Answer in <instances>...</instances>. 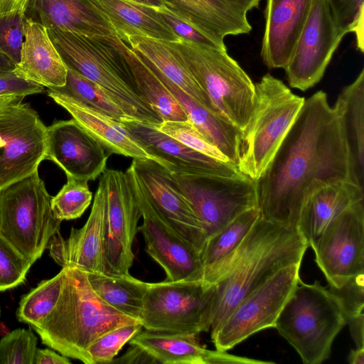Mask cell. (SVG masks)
Returning a JSON list of instances; mask_svg holds the SVG:
<instances>
[{"label":"cell","instance_id":"6da1fadb","mask_svg":"<svg viewBox=\"0 0 364 364\" xmlns=\"http://www.w3.org/2000/svg\"><path fill=\"white\" fill-rule=\"evenodd\" d=\"M339 181L353 182L349 151L339 118L321 90L305 99L256 181L260 214L277 225L296 228L307 196L323 184Z\"/></svg>","mask_w":364,"mask_h":364},{"label":"cell","instance_id":"7a4b0ae2","mask_svg":"<svg viewBox=\"0 0 364 364\" xmlns=\"http://www.w3.org/2000/svg\"><path fill=\"white\" fill-rule=\"evenodd\" d=\"M309 247L297 228L274 223L261 214L238 247L204 270L205 286H215L211 333L239 302L283 267L301 262Z\"/></svg>","mask_w":364,"mask_h":364},{"label":"cell","instance_id":"3957f363","mask_svg":"<svg viewBox=\"0 0 364 364\" xmlns=\"http://www.w3.org/2000/svg\"><path fill=\"white\" fill-rule=\"evenodd\" d=\"M63 267L65 277L58 301L42 323L33 329L43 344L61 355L92 364L87 350L92 342L117 327L141 321L102 301L85 272L73 266Z\"/></svg>","mask_w":364,"mask_h":364},{"label":"cell","instance_id":"277c9868","mask_svg":"<svg viewBox=\"0 0 364 364\" xmlns=\"http://www.w3.org/2000/svg\"><path fill=\"white\" fill-rule=\"evenodd\" d=\"M48 34L65 65L102 87L130 117L153 124L162 120L139 90L119 38L92 37L58 29Z\"/></svg>","mask_w":364,"mask_h":364},{"label":"cell","instance_id":"5b68a950","mask_svg":"<svg viewBox=\"0 0 364 364\" xmlns=\"http://www.w3.org/2000/svg\"><path fill=\"white\" fill-rule=\"evenodd\" d=\"M346 324L338 299L319 282L298 283L277 318L274 328L305 364L328 358L333 342Z\"/></svg>","mask_w":364,"mask_h":364},{"label":"cell","instance_id":"8992f818","mask_svg":"<svg viewBox=\"0 0 364 364\" xmlns=\"http://www.w3.org/2000/svg\"><path fill=\"white\" fill-rule=\"evenodd\" d=\"M305 100L269 73L255 85L249 122L242 131L237 167L257 181L264 171Z\"/></svg>","mask_w":364,"mask_h":364},{"label":"cell","instance_id":"52a82bcc","mask_svg":"<svg viewBox=\"0 0 364 364\" xmlns=\"http://www.w3.org/2000/svg\"><path fill=\"white\" fill-rule=\"evenodd\" d=\"M205 95L213 112L241 131L247 126L255 84L226 49L181 39L171 42Z\"/></svg>","mask_w":364,"mask_h":364},{"label":"cell","instance_id":"ba28073f","mask_svg":"<svg viewBox=\"0 0 364 364\" xmlns=\"http://www.w3.org/2000/svg\"><path fill=\"white\" fill-rule=\"evenodd\" d=\"M51 199L38 171L0 189V235L32 264L60 230Z\"/></svg>","mask_w":364,"mask_h":364},{"label":"cell","instance_id":"9c48e42d","mask_svg":"<svg viewBox=\"0 0 364 364\" xmlns=\"http://www.w3.org/2000/svg\"><path fill=\"white\" fill-rule=\"evenodd\" d=\"M215 286L202 279L148 283L141 323L154 332L199 334L208 331Z\"/></svg>","mask_w":364,"mask_h":364},{"label":"cell","instance_id":"30bf717a","mask_svg":"<svg viewBox=\"0 0 364 364\" xmlns=\"http://www.w3.org/2000/svg\"><path fill=\"white\" fill-rule=\"evenodd\" d=\"M168 172L197 215L207 240L241 213L259 207L256 181L245 174L227 176Z\"/></svg>","mask_w":364,"mask_h":364},{"label":"cell","instance_id":"8fae6325","mask_svg":"<svg viewBox=\"0 0 364 364\" xmlns=\"http://www.w3.org/2000/svg\"><path fill=\"white\" fill-rule=\"evenodd\" d=\"M301 264L282 268L239 302L211 333L216 350L227 351L258 331L274 328L277 316L298 283Z\"/></svg>","mask_w":364,"mask_h":364},{"label":"cell","instance_id":"7c38bea8","mask_svg":"<svg viewBox=\"0 0 364 364\" xmlns=\"http://www.w3.org/2000/svg\"><path fill=\"white\" fill-rule=\"evenodd\" d=\"M125 172L143 218L138 230L144 237L146 252L164 269L165 280L202 279L200 254L168 224L146 193L132 163Z\"/></svg>","mask_w":364,"mask_h":364},{"label":"cell","instance_id":"4fadbf2b","mask_svg":"<svg viewBox=\"0 0 364 364\" xmlns=\"http://www.w3.org/2000/svg\"><path fill=\"white\" fill-rule=\"evenodd\" d=\"M46 133L28 104L0 109V189L38 171L46 156Z\"/></svg>","mask_w":364,"mask_h":364},{"label":"cell","instance_id":"5bb4252c","mask_svg":"<svg viewBox=\"0 0 364 364\" xmlns=\"http://www.w3.org/2000/svg\"><path fill=\"white\" fill-rule=\"evenodd\" d=\"M312 248L330 287L339 288L364 273V200L337 216Z\"/></svg>","mask_w":364,"mask_h":364},{"label":"cell","instance_id":"9a60e30c","mask_svg":"<svg viewBox=\"0 0 364 364\" xmlns=\"http://www.w3.org/2000/svg\"><path fill=\"white\" fill-rule=\"evenodd\" d=\"M344 36L327 0H313L305 25L284 68L289 85L305 91L317 84Z\"/></svg>","mask_w":364,"mask_h":364},{"label":"cell","instance_id":"2e32d148","mask_svg":"<svg viewBox=\"0 0 364 364\" xmlns=\"http://www.w3.org/2000/svg\"><path fill=\"white\" fill-rule=\"evenodd\" d=\"M105 259L108 274H129L141 210L126 172L106 168Z\"/></svg>","mask_w":364,"mask_h":364},{"label":"cell","instance_id":"e0dca14e","mask_svg":"<svg viewBox=\"0 0 364 364\" xmlns=\"http://www.w3.org/2000/svg\"><path fill=\"white\" fill-rule=\"evenodd\" d=\"M107 194L102 176L85 224L80 229L72 228L66 239L60 232L50 239L47 249L62 267L73 266L86 273H107L104 245Z\"/></svg>","mask_w":364,"mask_h":364},{"label":"cell","instance_id":"ac0fdd59","mask_svg":"<svg viewBox=\"0 0 364 364\" xmlns=\"http://www.w3.org/2000/svg\"><path fill=\"white\" fill-rule=\"evenodd\" d=\"M132 163L146 193L168 224L200 254L207 241L205 232L168 171L151 160L133 159Z\"/></svg>","mask_w":364,"mask_h":364},{"label":"cell","instance_id":"d6986e66","mask_svg":"<svg viewBox=\"0 0 364 364\" xmlns=\"http://www.w3.org/2000/svg\"><path fill=\"white\" fill-rule=\"evenodd\" d=\"M109 155L74 119L47 127L45 159L64 171L66 176L95 181L107 168Z\"/></svg>","mask_w":364,"mask_h":364},{"label":"cell","instance_id":"ffe728a7","mask_svg":"<svg viewBox=\"0 0 364 364\" xmlns=\"http://www.w3.org/2000/svg\"><path fill=\"white\" fill-rule=\"evenodd\" d=\"M121 123L150 153L166 164L169 172L227 176L244 174L237 165L195 151L160 132L153 123L132 117L125 118Z\"/></svg>","mask_w":364,"mask_h":364},{"label":"cell","instance_id":"44dd1931","mask_svg":"<svg viewBox=\"0 0 364 364\" xmlns=\"http://www.w3.org/2000/svg\"><path fill=\"white\" fill-rule=\"evenodd\" d=\"M47 93L109 156L115 154L136 160H151L167 169L166 164L150 153L121 122L51 88L48 89Z\"/></svg>","mask_w":364,"mask_h":364},{"label":"cell","instance_id":"7402d4cb","mask_svg":"<svg viewBox=\"0 0 364 364\" xmlns=\"http://www.w3.org/2000/svg\"><path fill=\"white\" fill-rule=\"evenodd\" d=\"M23 16L46 29L92 37L119 38L110 22L91 0H28Z\"/></svg>","mask_w":364,"mask_h":364},{"label":"cell","instance_id":"603a6c76","mask_svg":"<svg viewBox=\"0 0 364 364\" xmlns=\"http://www.w3.org/2000/svg\"><path fill=\"white\" fill-rule=\"evenodd\" d=\"M313 0H266L261 56L269 68H284L309 16Z\"/></svg>","mask_w":364,"mask_h":364},{"label":"cell","instance_id":"cb8c5ba5","mask_svg":"<svg viewBox=\"0 0 364 364\" xmlns=\"http://www.w3.org/2000/svg\"><path fill=\"white\" fill-rule=\"evenodd\" d=\"M145 350L162 364H269L263 361L209 350L200 345L198 334L139 331L129 341Z\"/></svg>","mask_w":364,"mask_h":364},{"label":"cell","instance_id":"d4e9b609","mask_svg":"<svg viewBox=\"0 0 364 364\" xmlns=\"http://www.w3.org/2000/svg\"><path fill=\"white\" fill-rule=\"evenodd\" d=\"M364 200V189L351 181L323 184L311 191L302 205L297 229L313 247L326 227L353 204Z\"/></svg>","mask_w":364,"mask_h":364},{"label":"cell","instance_id":"484cf974","mask_svg":"<svg viewBox=\"0 0 364 364\" xmlns=\"http://www.w3.org/2000/svg\"><path fill=\"white\" fill-rule=\"evenodd\" d=\"M176 16L206 36L224 43L227 36L249 33L252 26L247 13L225 0H164Z\"/></svg>","mask_w":364,"mask_h":364},{"label":"cell","instance_id":"4316f807","mask_svg":"<svg viewBox=\"0 0 364 364\" xmlns=\"http://www.w3.org/2000/svg\"><path fill=\"white\" fill-rule=\"evenodd\" d=\"M24 39L20 62L14 72L20 77L50 87L65 85L67 68L47 29L24 18Z\"/></svg>","mask_w":364,"mask_h":364},{"label":"cell","instance_id":"83f0119b","mask_svg":"<svg viewBox=\"0 0 364 364\" xmlns=\"http://www.w3.org/2000/svg\"><path fill=\"white\" fill-rule=\"evenodd\" d=\"M124 43L129 44V48L149 68L213 112L205 95L171 42L141 36H129Z\"/></svg>","mask_w":364,"mask_h":364},{"label":"cell","instance_id":"f1b7e54d","mask_svg":"<svg viewBox=\"0 0 364 364\" xmlns=\"http://www.w3.org/2000/svg\"><path fill=\"white\" fill-rule=\"evenodd\" d=\"M110 22L124 42L141 36L170 42L181 38L162 18L156 9L129 0H91Z\"/></svg>","mask_w":364,"mask_h":364},{"label":"cell","instance_id":"f546056e","mask_svg":"<svg viewBox=\"0 0 364 364\" xmlns=\"http://www.w3.org/2000/svg\"><path fill=\"white\" fill-rule=\"evenodd\" d=\"M333 107L348 149L353 181L364 189V69L341 90Z\"/></svg>","mask_w":364,"mask_h":364},{"label":"cell","instance_id":"4dcf8cb0","mask_svg":"<svg viewBox=\"0 0 364 364\" xmlns=\"http://www.w3.org/2000/svg\"><path fill=\"white\" fill-rule=\"evenodd\" d=\"M151 70L179 102L193 125L225 156L229 162L237 165L242 131L210 112L161 74Z\"/></svg>","mask_w":364,"mask_h":364},{"label":"cell","instance_id":"1f68e13d","mask_svg":"<svg viewBox=\"0 0 364 364\" xmlns=\"http://www.w3.org/2000/svg\"><path fill=\"white\" fill-rule=\"evenodd\" d=\"M141 95L163 121H186L188 117L176 97L141 58L122 39L119 42Z\"/></svg>","mask_w":364,"mask_h":364},{"label":"cell","instance_id":"d6a6232c","mask_svg":"<svg viewBox=\"0 0 364 364\" xmlns=\"http://www.w3.org/2000/svg\"><path fill=\"white\" fill-rule=\"evenodd\" d=\"M95 293L121 313L141 321L147 282L129 274L86 273Z\"/></svg>","mask_w":364,"mask_h":364},{"label":"cell","instance_id":"836d02e7","mask_svg":"<svg viewBox=\"0 0 364 364\" xmlns=\"http://www.w3.org/2000/svg\"><path fill=\"white\" fill-rule=\"evenodd\" d=\"M260 216L259 207L245 210L221 230L210 237L200 252L203 272L231 255Z\"/></svg>","mask_w":364,"mask_h":364},{"label":"cell","instance_id":"e575fe53","mask_svg":"<svg viewBox=\"0 0 364 364\" xmlns=\"http://www.w3.org/2000/svg\"><path fill=\"white\" fill-rule=\"evenodd\" d=\"M65 277V269L55 277L43 280L21 298L16 310L17 319L33 328L38 327L55 306Z\"/></svg>","mask_w":364,"mask_h":364},{"label":"cell","instance_id":"d590c367","mask_svg":"<svg viewBox=\"0 0 364 364\" xmlns=\"http://www.w3.org/2000/svg\"><path fill=\"white\" fill-rule=\"evenodd\" d=\"M67 70L65 85L51 89L71 97L119 122L130 117L99 85L69 68Z\"/></svg>","mask_w":364,"mask_h":364},{"label":"cell","instance_id":"8d00e7d4","mask_svg":"<svg viewBox=\"0 0 364 364\" xmlns=\"http://www.w3.org/2000/svg\"><path fill=\"white\" fill-rule=\"evenodd\" d=\"M329 291L338 299L356 348H364V273Z\"/></svg>","mask_w":364,"mask_h":364},{"label":"cell","instance_id":"74e56055","mask_svg":"<svg viewBox=\"0 0 364 364\" xmlns=\"http://www.w3.org/2000/svg\"><path fill=\"white\" fill-rule=\"evenodd\" d=\"M92 193L88 181L67 176V183L51 199L55 217L60 220L79 218L91 203Z\"/></svg>","mask_w":364,"mask_h":364},{"label":"cell","instance_id":"f35d334b","mask_svg":"<svg viewBox=\"0 0 364 364\" xmlns=\"http://www.w3.org/2000/svg\"><path fill=\"white\" fill-rule=\"evenodd\" d=\"M142 328L141 323H134L117 327L102 335L87 350L91 363H111L122 347Z\"/></svg>","mask_w":364,"mask_h":364},{"label":"cell","instance_id":"ab89813d","mask_svg":"<svg viewBox=\"0 0 364 364\" xmlns=\"http://www.w3.org/2000/svg\"><path fill=\"white\" fill-rule=\"evenodd\" d=\"M154 124L160 132L191 149L210 158L229 162L225 156L212 144L188 119L186 121H163L160 124Z\"/></svg>","mask_w":364,"mask_h":364},{"label":"cell","instance_id":"60d3db41","mask_svg":"<svg viewBox=\"0 0 364 364\" xmlns=\"http://www.w3.org/2000/svg\"><path fill=\"white\" fill-rule=\"evenodd\" d=\"M37 338L30 329H15L0 340V364H33Z\"/></svg>","mask_w":364,"mask_h":364},{"label":"cell","instance_id":"b9f144b4","mask_svg":"<svg viewBox=\"0 0 364 364\" xmlns=\"http://www.w3.org/2000/svg\"><path fill=\"white\" fill-rule=\"evenodd\" d=\"M332 16L344 34L354 33L356 46L363 53L364 0H327Z\"/></svg>","mask_w":364,"mask_h":364},{"label":"cell","instance_id":"7bdbcfd3","mask_svg":"<svg viewBox=\"0 0 364 364\" xmlns=\"http://www.w3.org/2000/svg\"><path fill=\"white\" fill-rule=\"evenodd\" d=\"M31 265L0 235V292L23 283Z\"/></svg>","mask_w":364,"mask_h":364},{"label":"cell","instance_id":"ee69618b","mask_svg":"<svg viewBox=\"0 0 364 364\" xmlns=\"http://www.w3.org/2000/svg\"><path fill=\"white\" fill-rule=\"evenodd\" d=\"M23 14L14 13L0 16V53L15 65L21 60L24 39Z\"/></svg>","mask_w":364,"mask_h":364},{"label":"cell","instance_id":"f6af8a7d","mask_svg":"<svg viewBox=\"0 0 364 364\" xmlns=\"http://www.w3.org/2000/svg\"><path fill=\"white\" fill-rule=\"evenodd\" d=\"M156 11L181 39L213 48L226 49L225 44L217 42L195 28L193 26L170 11L166 6L156 9Z\"/></svg>","mask_w":364,"mask_h":364},{"label":"cell","instance_id":"bcb514c9","mask_svg":"<svg viewBox=\"0 0 364 364\" xmlns=\"http://www.w3.org/2000/svg\"><path fill=\"white\" fill-rule=\"evenodd\" d=\"M43 87L18 77L13 71L0 72V96L27 95L41 93Z\"/></svg>","mask_w":364,"mask_h":364},{"label":"cell","instance_id":"7dc6e473","mask_svg":"<svg viewBox=\"0 0 364 364\" xmlns=\"http://www.w3.org/2000/svg\"><path fill=\"white\" fill-rule=\"evenodd\" d=\"M127 351L112 363H158L145 350L136 345H130Z\"/></svg>","mask_w":364,"mask_h":364},{"label":"cell","instance_id":"c3c4849f","mask_svg":"<svg viewBox=\"0 0 364 364\" xmlns=\"http://www.w3.org/2000/svg\"><path fill=\"white\" fill-rule=\"evenodd\" d=\"M69 358L48 349L36 348L33 364H70Z\"/></svg>","mask_w":364,"mask_h":364},{"label":"cell","instance_id":"681fc988","mask_svg":"<svg viewBox=\"0 0 364 364\" xmlns=\"http://www.w3.org/2000/svg\"><path fill=\"white\" fill-rule=\"evenodd\" d=\"M28 0H0V16L14 13L23 14Z\"/></svg>","mask_w":364,"mask_h":364},{"label":"cell","instance_id":"f907efd6","mask_svg":"<svg viewBox=\"0 0 364 364\" xmlns=\"http://www.w3.org/2000/svg\"><path fill=\"white\" fill-rule=\"evenodd\" d=\"M234 6L246 13L253 8L258 7L260 0H225Z\"/></svg>","mask_w":364,"mask_h":364},{"label":"cell","instance_id":"816d5d0a","mask_svg":"<svg viewBox=\"0 0 364 364\" xmlns=\"http://www.w3.org/2000/svg\"><path fill=\"white\" fill-rule=\"evenodd\" d=\"M348 361L350 364H364V348H355L350 351Z\"/></svg>","mask_w":364,"mask_h":364},{"label":"cell","instance_id":"f5cc1de1","mask_svg":"<svg viewBox=\"0 0 364 364\" xmlns=\"http://www.w3.org/2000/svg\"><path fill=\"white\" fill-rule=\"evenodd\" d=\"M25 97L18 95H4L0 96V109L12 104L22 102Z\"/></svg>","mask_w":364,"mask_h":364},{"label":"cell","instance_id":"db71d44e","mask_svg":"<svg viewBox=\"0 0 364 364\" xmlns=\"http://www.w3.org/2000/svg\"><path fill=\"white\" fill-rule=\"evenodd\" d=\"M16 65L5 55L0 53V72L13 71Z\"/></svg>","mask_w":364,"mask_h":364},{"label":"cell","instance_id":"11a10c76","mask_svg":"<svg viewBox=\"0 0 364 364\" xmlns=\"http://www.w3.org/2000/svg\"><path fill=\"white\" fill-rule=\"evenodd\" d=\"M154 9L165 7L164 0H129Z\"/></svg>","mask_w":364,"mask_h":364},{"label":"cell","instance_id":"9f6ffc18","mask_svg":"<svg viewBox=\"0 0 364 364\" xmlns=\"http://www.w3.org/2000/svg\"><path fill=\"white\" fill-rule=\"evenodd\" d=\"M0 316H1V309H0Z\"/></svg>","mask_w":364,"mask_h":364}]
</instances>
